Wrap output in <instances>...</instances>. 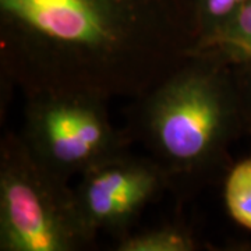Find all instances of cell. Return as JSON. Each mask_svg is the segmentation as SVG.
I'll list each match as a JSON object with an SVG mask.
<instances>
[{
	"label": "cell",
	"instance_id": "obj_1",
	"mask_svg": "<svg viewBox=\"0 0 251 251\" xmlns=\"http://www.w3.org/2000/svg\"><path fill=\"white\" fill-rule=\"evenodd\" d=\"M197 45L187 0H0L1 77L25 97L138 99Z\"/></svg>",
	"mask_w": 251,
	"mask_h": 251
},
{
	"label": "cell",
	"instance_id": "obj_2",
	"mask_svg": "<svg viewBox=\"0 0 251 251\" xmlns=\"http://www.w3.org/2000/svg\"><path fill=\"white\" fill-rule=\"evenodd\" d=\"M138 100V134L171 179L211 171L244 126L232 64L209 52L188 57Z\"/></svg>",
	"mask_w": 251,
	"mask_h": 251
},
{
	"label": "cell",
	"instance_id": "obj_3",
	"mask_svg": "<svg viewBox=\"0 0 251 251\" xmlns=\"http://www.w3.org/2000/svg\"><path fill=\"white\" fill-rule=\"evenodd\" d=\"M74 188L34 156L21 134L0 144V250L77 251L94 242Z\"/></svg>",
	"mask_w": 251,
	"mask_h": 251
},
{
	"label": "cell",
	"instance_id": "obj_4",
	"mask_svg": "<svg viewBox=\"0 0 251 251\" xmlns=\"http://www.w3.org/2000/svg\"><path fill=\"white\" fill-rule=\"evenodd\" d=\"M109 99L87 92H44L27 97L21 137L38 161L69 181L126 152L113 127Z\"/></svg>",
	"mask_w": 251,
	"mask_h": 251
},
{
	"label": "cell",
	"instance_id": "obj_5",
	"mask_svg": "<svg viewBox=\"0 0 251 251\" xmlns=\"http://www.w3.org/2000/svg\"><path fill=\"white\" fill-rule=\"evenodd\" d=\"M169 180L155 159H138L125 152L82 173L74 191L94 237L100 230L122 237Z\"/></svg>",
	"mask_w": 251,
	"mask_h": 251
},
{
	"label": "cell",
	"instance_id": "obj_6",
	"mask_svg": "<svg viewBox=\"0 0 251 251\" xmlns=\"http://www.w3.org/2000/svg\"><path fill=\"white\" fill-rule=\"evenodd\" d=\"M209 52L230 64L251 59V0L243 4L215 35L200 46L197 52Z\"/></svg>",
	"mask_w": 251,
	"mask_h": 251
},
{
	"label": "cell",
	"instance_id": "obj_7",
	"mask_svg": "<svg viewBox=\"0 0 251 251\" xmlns=\"http://www.w3.org/2000/svg\"><path fill=\"white\" fill-rule=\"evenodd\" d=\"M197 247L193 233L175 225L127 233L119 237L116 244L117 251H194Z\"/></svg>",
	"mask_w": 251,
	"mask_h": 251
},
{
	"label": "cell",
	"instance_id": "obj_8",
	"mask_svg": "<svg viewBox=\"0 0 251 251\" xmlns=\"http://www.w3.org/2000/svg\"><path fill=\"white\" fill-rule=\"evenodd\" d=\"M224 196L232 219L251 232V156L230 169L225 180Z\"/></svg>",
	"mask_w": 251,
	"mask_h": 251
},
{
	"label": "cell",
	"instance_id": "obj_9",
	"mask_svg": "<svg viewBox=\"0 0 251 251\" xmlns=\"http://www.w3.org/2000/svg\"><path fill=\"white\" fill-rule=\"evenodd\" d=\"M198 34L197 49L224 27L249 0H187ZM197 52V50H196Z\"/></svg>",
	"mask_w": 251,
	"mask_h": 251
},
{
	"label": "cell",
	"instance_id": "obj_10",
	"mask_svg": "<svg viewBox=\"0 0 251 251\" xmlns=\"http://www.w3.org/2000/svg\"><path fill=\"white\" fill-rule=\"evenodd\" d=\"M243 123L251 130V59L232 64Z\"/></svg>",
	"mask_w": 251,
	"mask_h": 251
}]
</instances>
